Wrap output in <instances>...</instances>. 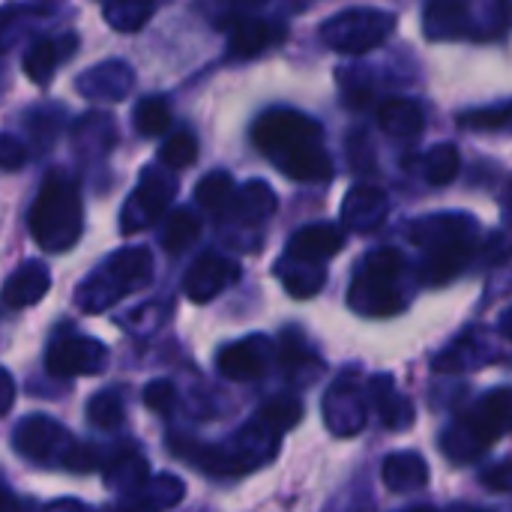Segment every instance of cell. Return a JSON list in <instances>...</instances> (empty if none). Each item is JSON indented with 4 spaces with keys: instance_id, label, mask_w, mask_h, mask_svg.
<instances>
[{
    "instance_id": "cell-11",
    "label": "cell",
    "mask_w": 512,
    "mask_h": 512,
    "mask_svg": "<svg viewBox=\"0 0 512 512\" xmlns=\"http://www.w3.org/2000/svg\"><path fill=\"white\" fill-rule=\"evenodd\" d=\"M240 279V264L225 258V255H216V252H207L201 255L186 279H183V291L192 303H210L213 297H219L228 285H234Z\"/></svg>"
},
{
    "instance_id": "cell-5",
    "label": "cell",
    "mask_w": 512,
    "mask_h": 512,
    "mask_svg": "<svg viewBox=\"0 0 512 512\" xmlns=\"http://www.w3.org/2000/svg\"><path fill=\"white\" fill-rule=\"evenodd\" d=\"M153 279V255L144 246H129L114 252L96 273H90L78 288V309L87 315L111 309L126 294L141 291Z\"/></svg>"
},
{
    "instance_id": "cell-43",
    "label": "cell",
    "mask_w": 512,
    "mask_h": 512,
    "mask_svg": "<svg viewBox=\"0 0 512 512\" xmlns=\"http://www.w3.org/2000/svg\"><path fill=\"white\" fill-rule=\"evenodd\" d=\"M504 213H507V219L512 222V180L510 186H507V195H504Z\"/></svg>"
},
{
    "instance_id": "cell-18",
    "label": "cell",
    "mask_w": 512,
    "mask_h": 512,
    "mask_svg": "<svg viewBox=\"0 0 512 512\" xmlns=\"http://www.w3.org/2000/svg\"><path fill=\"white\" fill-rule=\"evenodd\" d=\"M381 480L390 492L408 495V492H417L429 483V465L417 453H393L384 459Z\"/></svg>"
},
{
    "instance_id": "cell-37",
    "label": "cell",
    "mask_w": 512,
    "mask_h": 512,
    "mask_svg": "<svg viewBox=\"0 0 512 512\" xmlns=\"http://www.w3.org/2000/svg\"><path fill=\"white\" fill-rule=\"evenodd\" d=\"M480 483L495 489V492H512V462H501L489 471L480 474Z\"/></svg>"
},
{
    "instance_id": "cell-45",
    "label": "cell",
    "mask_w": 512,
    "mask_h": 512,
    "mask_svg": "<svg viewBox=\"0 0 512 512\" xmlns=\"http://www.w3.org/2000/svg\"><path fill=\"white\" fill-rule=\"evenodd\" d=\"M459 512H492V510H477V507H465V510Z\"/></svg>"
},
{
    "instance_id": "cell-2",
    "label": "cell",
    "mask_w": 512,
    "mask_h": 512,
    "mask_svg": "<svg viewBox=\"0 0 512 512\" xmlns=\"http://www.w3.org/2000/svg\"><path fill=\"white\" fill-rule=\"evenodd\" d=\"M27 228L45 252H66L78 243L84 231V207L75 180L60 171L48 174L30 204Z\"/></svg>"
},
{
    "instance_id": "cell-9",
    "label": "cell",
    "mask_w": 512,
    "mask_h": 512,
    "mask_svg": "<svg viewBox=\"0 0 512 512\" xmlns=\"http://www.w3.org/2000/svg\"><path fill=\"white\" fill-rule=\"evenodd\" d=\"M12 441H15V450L24 459L39 462V465H60V468H63V459L69 453V447L75 444V438L57 420L42 417V414H33V417L21 420Z\"/></svg>"
},
{
    "instance_id": "cell-27",
    "label": "cell",
    "mask_w": 512,
    "mask_h": 512,
    "mask_svg": "<svg viewBox=\"0 0 512 512\" xmlns=\"http://www.w3.org/2000/svg\"><path fill=\"white\" fill-rule=\"evenodd\" d=\"M201 234V219L189 210V207H177L168 219H165V231H162V246L177 255L183 249H189L195 243V237Z\"/></svg>"
},
{
    "instance_id": "cell-25",
    "label": "cell",
    "mask_w": 512,
    "mask_h": 512,
    "mask_svg": "<svg viewBox=\"0 0 512 512\" xmlns=\"http://www.w3.org/2000/svg\"><path fill=\"white\" fill-rule=\"evenodd\" d=\"M105 480L111 483V486H117V489H138L144 480H147V462L132 450V447H126V450H120L114 459H108L105 465Z\"/></svg>"
},
{
    "instance_id": "cell-7",
    "label": "cell",
    "mask_w": 512,
    "mask_h": 512,
    "mask_svg": "<svg viewBox=\"0 0 512 512\" xmlns=\"http://www.w3.org/2000/svg\"><path fill=\"white\" fill-rule=\"evenodd\" d=\"M396 27V15L384 9H348L342 15H333L321 27V39L333 51L345 54H363L378 48Z\"/></svg>"
},
{
    "instance_id": "cell-31",
    "label": "cell",
    "mask_w": 512,
    "mask_h": 512,
    "mask_svg": "<svg viewBox=\"0 0 512 512\" xmlns=\"http://www.w3.org/2000/svg\"><path fill=\"white\" fill-rule=\"evenodd\" d=\"M153 12L150 0H108L105 3V18L117 30H138Z\"/></svg>"
},
{
    "instance_id": "cell-12",
    "label": "cell",
    "mask_w": 512,
    "mask_h": 512,
    "mask_svg": "<svg viewBox=\"0 0 512 512\" xmlns=\"http://www.w3.org/2000/svg\"><path fill=\"white\" fill-rule=\"evenodd\" d=\"M273 360V345L264 336L231 342L219 351L216 366L228 381H258Z\"/></svg>"
},
{
    "instance_id": "cell-39",
    "label": "cell",
    "mask_w": 512,
    "mask_h": 512,
    "mask_svg": "<svg viewBox=\"0 0 512 512\" xmlns=\"http://www.w3.org/2000/svg\"><path fill=\"white\" fill-rule=\"evenodd\" d=\"M15 405V381L6 369H0V417H6Z\"/></svg>"
},
{
    "instance_id": "cell-46",
    "label": "cell",
    "mask_w": 512,
    "mask_h": 512,
    "mask_svg": "<svg viewBox=\"0 0 512 512\" xmlns=\"http://www.w3.org/2000/svg\"><path fill=\"white\" fill-rule=\"evenodd\" d=\"M243 3H252V6H261V3H267V0H243Z\"/></svg>"
},
{
    "instance_id": "cell-8",
    "label": "cell",
    "mask_w": 512,
    "mask_h": 512,
    "mask_svg": "<svg viewBox=\"0 0 512 512\" xmlns=\"http://www.w3.org/2000/svg\"><path fill=\"white\" fill-rule=\"evenodd\" d=\"M45 366L54 378H87V375H102L108 366V351L102 342L87 339V336H57L48 345Z\"/></svg>"
},
{
    "instance_id": "cell-33",
    "label": "cell",
    "mask_w": 512,
    "mask_h": 512,
    "mask_svg": "<svg viewBox=\"0 0 512 512\" xmlns=\"http://www.w3.org/2000/svg\"><path fill=\"white\" fill-rule=\"evenodd\" d=\"M462 126L468 129H512V102L495 105V108H477L459 117Z\"/></svg>"
},
{
    "instance_id": "cell-42",
    "label": "cell",
    "mask_w": 512,
    "mask_h": 512,
    "mask_svg": "<svg viewBox=\"0 0 512 512\" xmlns=\"http://www.w3.org/2000/svg\"><path fill=\"white\" fill-rule=\"evenodd\" d=\"M501 336L512 342V309H507V312L501 315Z\"/></svg>"
},
{
    "instance_id": "cell-36",
    "label": "cell",
    "mask_w": 512,
    "mask_h": 512,
    "mask_svg": "<svg viewBox=\"0 0 512 512\" xmlns=\"http://www.w3.org/2000/svg\"><path fill=\"white\" fill-rule=\"evenodd\" d=\"M276 354H279V363H282L285 369H294V366H300V363L309 357V351H306V345H303V336L294 333V330H288V333L282 336Z\"/></svg>"
},
{
    "instance_id": "cell-10",
    "label": "cell",
    "mask_w": 512,
    "mask_h": 512,
    "mask_svg": "<svg viewBox=\"0 0 512 512\" xmlns=\"http://www.w3.org/2000/svg\"><path fill=\"white\" fill-rule=\"evenodd\" d=\"M174 192H177V180L165 171L150 168L123 207V219H120L123 234H135V231L153 225L165 213V207L171 204Z\"/></svg>"
},
{
    "instance_id": "cell-23",
    "label": "cell",
    "mask_w": 512,
    "mask_h": 512,
    "mask_svg": "<svg viewBox=\"0 0 512 512\" xmlns=\"http://www.w3.org/2000/svg\"><path fill=\"white\" fill-rule=\"evenodd\" d=\"M276 210V198L270 192L267 183L255 180L249 186H243L237 195H234V204H231V216H237L240 222H261L264 216H270Z\"/></svg>"
},
{
    "instance_id": "cell-35",
    "label": "cell",
    "mask_w": 512,
    "mask_h": 512,
    "mask_svg": "<svg viewBox=\"0 0 512 512\" xmlns=\"http://www.w3.org/2000/svg\"><path fill=\"white\" fill-rule=\"evenodd\" d=\"M141 396H144V405L156 414H171L177 405V390L171 381H150Z\"/></svg>"
},
{
    "instance_id": "cell-14",
    "label": "cell",
    "mask_w": 512,
    "mask_h": 512,
    "mask_svg": "<svg viewBox=\"0 0 512 512\" xmlns=\"http://www.w3.org/2000/svg\"><path fill=\"white\" fill-rule=\"evenodd\" d=\"M51 288V273L42 261H24L3 285V306L9 309H27L36 306Z\"/></svg>"
},
{
    "instance_id": "cell-40",
    "label": "cell",
    "mask_w": 512,
    "mask_h": 512,
    "mask_svg": "<svg viewBox=\"0 0 512 512\" xmlns=\"http://www.w3.org/2000/svg\"><path fill=\"white\" fill-rule=\"evenodd\" d=\"M0 512H39L30 501L15 498L6 486H0Z\"/></svg>"
},
{
    "instance_id": "cell-22",
    "label": "cell",
    "mask_w": 512,
    "mask_h": 512,
    "mask_svg": "<svg viewBox=\"0 0 512 512\" xmlns=\"http://www.w3.org/2000/svg\"><path fill=\"white\" fill-rule=\"evenodd\" d=\"M276 39L273 27L261 18H240L234 27H231V54L234 57H255L261 54L270 42Z\"/></svg>"
},
{
    "instance_id": "cell-32",
    "label": "cell",
    "mask_w": 512,
    "mask_h": 512,
    "mask_svg": "<svg viewBox=\"0 0 512 512\" xmlns=\"http://www.w3.org/2000/svg\"><path fill=\"white\" fill-rule=\"evenodd\" d=\"M159 159L168 165V168H186L198 159V138L189 132V129H180L174 132L171 138H165L162 150H159Z\"/></svg>"
},
{
    "instance_id": "cell-19",
    "label": "cell",
    "mask_w": 512,
    "mask_h": 512,
    "mask_svg": "<svg viewBox=\"0 0 512 512\" xmlns=\"http://www.w3.org/2000/svg\"><path fill=\"white\" fill-rule=\"evenodd\" d=\"M426 36L429 39H456L468 30V0H429L426 6Z\"/></svg>"
},
{
    "instance_id": "cell-20",
    "label": "cell",
    "mask_w": 512,
    "mask_h": 512,
    "mask_svg": "<svg viewBox=\"0 0 512 512\" xmlns=\"http://www.w3.org/2000/svg\"><path fill=\"white\" fill-rule=\"evenodd\" d=\"M378 120H381V129L393 138H417L426 126V117H423V108L411 99H387L378 111Z\"/></svg>"
},
{
    "instance_id": "cell-13",
    "label": "cell",
    "mask_w": 512,
    "mask_h": 512,
    "mask_svg": "<svg viewBox=\"0 0 512 512\" xmlns=\"http://www.w3.org/2000/svg\"><path fill=\"white\" fill-rule=\"evenodd\" d=\"M342 243H345V237L336 225H327V222L306 225L291 237L288 258H294L300 264H321V261L333 258L342 249Z\"/></svg>"
},
{
    "instance_id": "cell-15",
    "label": "cell",
    "mask_w": 512,
    "mask_h": 512,
    "mask_svg": "<svg viewBox=\"0 0 512 512\" xmlns=\"http://www.w3.org/2000/svg\"><path fill=\"white\" fill-rule=\"evenodd\" d=\"M387 216V195L378 186H354L342 201V222L351 231H372Z\"/></svg>"
},
{
    "instance_id": "cell-34",
    "label": "cell",
    "mask_w": 512,
    "mask_h": 512,
    "mask_svg": "<svg viewBox=\"0 0 512 512\" xmlns=\"http://www.w3.org/2000/svg\"><path fill=\"white\" fill-rule=\"evenodd\" d=\"M300 264V261H297ZM285 288L294 294V297H312L321 285H324V270L318 264H300V270L294 273H285Z\"/></svg>"
},
{
    "instance_id": "cell-4",
    "label": "cell",
    "mask_w": 512,
    "mask_h": 512,
    "mask_svg": "<svg viewBox=\"0 0 512 512\" xmlns=\"http://www.w3.org/2000/svg\"><path fill=\"white\" fill-rule=\"evenodd\" d=\"M414 243L426 249L423 279L432 285L450 282L474 255V219L462 213L432 216L414 228Z\"/></svg>"
},
{
    "instance_id": "cell-30",
    "label": "cell",
    "mask_w": 512,
    "mask_h": 512,
    "mask_svg": "<svg viewBox=\"0 0 512 512\" xmlns=\"http://www.w3.org/2000/svg\"><path fill=\"white\" fill-rule=\"evenodd\" d=\"M171 126V105L159 96H147L135 105V129L147 138H159Z\"/></svg>"
},
{
    "instance_id": "cell-28",
    "label": "cell",
    "mask_w": 512,
    "mask_h": 512,
    "mask_svg": "<svg viewBox=\"0 0 512 512\" xmlns=\"http://www.w3.org/2000/svg\"><path fill=\"white\" fill-rule=\"evenodd\" d=\"M459 168H462V159H459V150H456L453 144H438V147H432V150L426 153V159H423V171H426V180H429L432 186H447V183H453L456 174H459Z\"/></svg>"
},
{
    "instance_id": "cell-41",
    "label": "cell",
    "mask_w": 512,
    "mask_h": 512,
    "mask_svg": "<svg viewBox=\"0 0 512 512\" xmlns=\"http://www.w3.org/2000/svg\"><path fill=\"white\" fill-rule=\"evenodd\" d=\"M45 512H90L87 507H81L78 501H57V504H51Z\"/></svg>"
},
{
    "instance_id": "cell-16",
    "label": "cell",
    "mask_w": 512,
    "mask_h": 512,
    "mask_svg": "<svg viewBox=\"0 0 512 512\" xmlns=\"http://www.w3.org/2000/svg\"><path fill=\"white\" fill-rule=\"evenodd\" d=\"M78 90L90 99H123L132 90V69L120 60L99 63L78 78Z\"/></svg>"
},
{
    "instance_id": "cell-6",
    "label": "cell",
    "mask_w": 512,
    "mask_h": 512,
    "mask_svg": "<svg viewBox=\"0 0 512 512\" xmlns=\"http://www.w3.org/2000/svg\"><path fill=\"white\" fill-rule=\"evenodd\" d=\"M405 270V258L399 249H378L372 252L354 285H351V306L363 315H393L402 309V297H399V276Z\"/></svg>"
},
{
    "instance_id": "cell-38",
    "label": "cell",
    "mask_w": 512,
    "mask_h": 512,
    "mask_svg": "<svg viewBox=\"0 0 512 512\" xmlns=\"http://www.w3.org/2000/svg\"><path fill=\"white\" fill-rule=\"evenodd\" d=\"M24 147L15 141V138H9V135H0V168H6V171H12V168H18L21 162H24Z\"/></svg>"
},
{
    "instance_id": "cell-17",
    "label": "cell",
    "mask_w": 512,
    "mask_h": 512,
    "mask_svg": "<svg viewBox=\"0 0 512 512\" xmlns=\"http://www.w3.org/2000/svg\"><path fill=\"white\" fill-rule=\"evenodd\" d=\"M183 501V483L177 477H147L129 492L123 512H165Z\"/></svg>"
},
{
    "instance_id": "cell-1",
    "label": "cell",
    "mask_w": 512,
    "mask_h": 512,
    "mask_svg": "<svg viewBox=\"0 0 512 512\" xmlns=\"http://www.w3.org/2000/svg\"><path fill=\"white\" fill-rule=\"evenodd\" d=\"M252 141L291 180L318 183L330 177V156L321 147V126L300 111H264L252 126Z\"/></svg>"
},
{
    "instance_id": "cell-29",
    "label": "cell",
    "mask_w": 512,
    "mask_h": 512,
    "mask_svg": "<svg viewBox=\"0 0 512 512\" xmlns=\"http://www.w3.org/2000/svg\"><path fill=\"white\" fill-rule=\"evenodd\" d=\"M123 414H126V408H123V396L117 390H102L87 402V420H90V426H96L102 432L117 429L123 423Z\"/></svg>"
},
{
    "instance_id": "cell-26",
    "label": "cell",
    "mask_w": 512,
    "mask_h": 512,
    "mask_svg": "<svg viewBox=\"0 0 512 512\" xmlns=\"http://www.w3.org/2000/svg\"><path fill=\"white\" fill-rule=\"evenodd\" d=\"M234 195H237L234 180L225 171H213L195 186V201L210 213H228L234 204Z\"/></svg>"
},
{
    "instance_id": "cell-3",
    "label": "cell",
    "mask_w": 512,
    "mask_h": 512,
    "mask_svg": "<svg viewBox=\"0 0 512 512\" xmlns=\"http://www.w3.org/2000/svg\"><path fill=\"white\" fill-rule=\"evenodd\" d=\"M507 432H512V387H498L447 429L444 450L453 462H477Z\"/></svg>"
},
{
    "instance_id": "cell-24",
    "label": "cell",
    "mask_w": 512,
    "mask_h": 512,
    "mask_svg": "<svg viewBox=\"0 0 512 512\" xmlns=\"http://www.w3.org/2000/svg\"><path fill=\"white\" fill-rule=\"evenodd\" d=\"M63 57H66V48H60V42L42 36V39H36L27 48V54H24V72H27V78L33 84H48L51 75H54V69H57V63Z\"/></svg>"
},
{
    "instance_id": "cell-21",
    "label": "cell",
    "mask_w": 512,
    "mask_h": 512,
    "mask_svg": "<svg viewBox=\"0 0 512 512\" xmlns=\"http://www.w3.org/2000/svg\"><path fill=\"white\" fill-rule=\"evenodd\" d=\"M300 420H303V402H300L297 396H288V393L267 399V402L258 408V414H255V423H258L264 432H270L273 438L291 432Z\"/></svg>"
},
{
    "instance_id": "cell-44",
    "label": "cell",
    "mask_w": 512,
    "mask_h": 512,
    "mask_svg": "<svg viewBox=\"0 0 512 512\" xmlns=\"http://www.w3.org/2000/svg\"><path fill=\"white\" fill-rule=\"evenodd\" d=\"M405 512H441V510H435V507H414V510H405Z\"/></svg>"
}]
</instances>
